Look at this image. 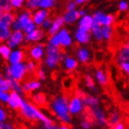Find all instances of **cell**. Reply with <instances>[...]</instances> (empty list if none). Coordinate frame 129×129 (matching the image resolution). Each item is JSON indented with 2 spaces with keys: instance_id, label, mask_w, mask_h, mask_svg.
I'll list each match as a JSON object with an SVG mask.
<instances>
[{
  "instance_id": "cell-43",
  "label": "cell",
  "mask_w": 129,
  "mask_h": 129,
  "mask_svg": "<svg viewBox=\"0 0 129 129\" xmlns=\"http://www.w3.org/2000/svg\"><path fill=\"white\" fill-rule=\"evenodd\" d=\"M127 83H128V85H129V78H128V81H127Z\"/></svg>"
},
{
  "instance_id": "cell-41",
  "label": "cell",
  "mask_w": 129,
  "mask_h": 129,
  "mask_svg": "<svg viewBox=\"0 0 129 129\" xmlns=\"http://www.w3.org/2000/svg\"><path fill=\"white\" fill-rule=\"evenodd\" d=\"M3 14V9L2 6H0V17L2 16Z\"/></svg>"
},
{
  "instance_id": "cell-15",
  "label": "cell",
  "mask_w": 129,
  "mask_h": 129,
  "mask_svg": "<svg viewBox=\"0 0 129 129\" xmlns=\"http://www.w3.org/2000/svg\"><path fill=\"white\" fill-rule=\"evenodd\" d=\"M93 112H94V114H95V115H96V118H97V120H98V121H99L100 123H101L102 124L107 123L106 119L104 118V114H103L102 111H101V110L100 109L99 107H97V106H95L93 107Z\"/></svg>"
},
{
  "instance_id": "cell-31",
  "label": "cell",
  "mask_w": 129,
  "mask_h": 129,
  "mask_svg": "<svg viewBox=\"0 0 129 129\" xmlns=\"http://www.w3.org/2000/svg\"><path fill=\"white\" fill-rule=\"evenodd\" d=\"M121 68L122 70H124L127 75H129V63H126V62H123L121 63Z\"/></svg>"
},
{
  "instance_id": "cell-29",
  "label": "cell",
  "mask_w": 129,
  "mask_h": 129,
  "mask_svg": "<svg viewBox=\"0 0 129 129\" xmlns=\"http://www.w3.org/2000/svg\"><path fill=\"white\" fill-rule=\"evenodd\" d=\"M34 28H35V27H34V25H33V23L28 24L26 25L24 27V30H25L26 33H30V32H32Z\"/></svg>"
},
{
  "instance_id": "cell-20",
  "label": "cell",
  "mask_w": 129,
  "mask_h": 129,
  "mask_svg": "<svg viewBox=\"0 0 129 129\" xmlns=\"http://www.w3.org/2000/svg\"><path fill=\"white\" fill-rule=\"evenodd\" d=\"M0 53L2 54L3 58L6 60H7L10 54V49L8 48L6 45H1V46H0Z\"/></svg>"
},
{
  "instance_id": "cell-3",
  "label": "cell",
  "mask_w": 129,
  "mask_h": 129,
  "mask_svg": "<svg viewBox=\"0 0 129 129\" xmlns=\"http://www.w3.org/2000/svg\"><path fill=\"white\" fill-rule=\"evenodd\" d=\"M17 18V13L16 10H14L12 12L9 13H3L2 16L0 17V21H1L3 24L10 27L13 22H15Z\"/></svg>"
},
{
  "instance_id": "cell-44",
  "label": "cell",
  "mask_w": 129,
  "mask_h": 129,
  "mask_svg": "<svg viewBox=\"0 0 129 129\" xmlns=\"http://www.w3.org/2000/svg\"><path fill=\"white\" fill-rule=\"evenodd\" d=\"M0 78H1V76H0Z\"/></svg>"
},
{
  "instance_id": "cell-36",
  "label": "cell",
  "mask_w": 129,
  "mask_h": 129,
  "mask_svg": "<svg viewBox=\"0 0 129 129\" xmlns=\"http://www.w3.org/2000/svg\"><path fill=\"white\" fill-rule=\"evenodd\" d=\"M58 76V71L54 70V71L52 72V73H51V78H52L54 81H55V80L57 79Z\"/></svg>"
},
{
  "instance_id": "cell-11",
  "label": "cell",
  "mask_w": 129,
  "mask_h": 129,
  "mask_svg": "<svg viewBox=\"0 0 129 129\" xmlns=\"http://www.w3.org/2000/svg\"><path fill=\"white\" fill-rule=\"evenodd\" d=\"M76 38L80 42H87L89 39V32L79 27L76 34Z\"/></svg>"
},
{
  "instance_id": "cell-21",
  "label": "cell",
  "mask_w": 129,
  "mask_h": 129,
  "mask_svg": "<svg viewBox=\"0 0 129 129\" xmlns=\"http://www.w3.org/2000/svg\"><path fill=\"white\" fill-rule=\"evenodd\" d=\"M79 57L81 60L82 62H83L85 63H87L88 59H89V54L88 52L86 49H81L79 52Z\"/></svg>"
},
{
  "instance_id": "cell-4",
  "label": "cell",
  "mask_w": 129,
  "mask_h": 129,
  "mask_svg": "<svg viewBox=\"0 0 129 129\" xmlns=\"http://www.w3.org/2000/svg\"><path fill=\"white\" fill-rule=\"evenodd\" d=\"M25 71H26V67L23 65V64H20V63L14 64L11 68L12 75L13 76L14 78H16L18 81L20 80V78L24 75Z\"/></svg>"
},
{
  "instance_id": "cell-32",
  "label": "cell",
  "mask_w": 129,
  "mask_h": 129,
  "mask_svg": "<svg viewBox=\"0 0 129 129\" xmlns=\"http://www.w3.org/2000/svg\"><path fill=\"white\" fill-rule=\"evenodd\" d=\"M0 99H3V101H5V102H6V101H9V96H7V94L4 93L3 91L0 90Z\"/></svg>"
},
{
  "instance_id": "cell-8",
  "label": "cell",
  "mask_w": 129,
  "mask_h": 129,
  "mask_svg": "<svg viewBox=\"0 0 129 129\" xmlns=\"http://www.w3.org/2000/svg\"><path fill=\"white\" fill-rule=\"evenodd\" d=\"M81 109V103L80 99L79 98L74 97L73 99L71 101V103L69 104V110L70 113L72 114H76L80 111Z\"/></svg>"
},
{
  "instance_id": "cell-1",
  "label": "cell",
  "mask_w": 129,
  "mask_h": 129,
  "mask_svg": "<svg viewBox=\"0 0 129 129\" xmlns=\"http://www.w3.org/2000/svg\"><path fill=\"white\" fill-rule=\"evenodd\" d=\"M54 107L57 114V117L60 120L62 119L66 121L70 120V114L68 111L69 105L66 102L63 97L54 98Z\"/></svg>"
},
{
  "instance_id": "cell-37",
  "label": "cell",
  "mask_w": 129,
  "mask_h": 129,
  "mask_svg": "<svg viewBox=\"0 0 129 129\" xmlns=\"http://www.w3.org/2000/svg\"><path fill=\"white\" fill-rule=\"evenodd\" d=\"M10 0H0V6H4L6 5L10 4Z\"/></svg>"
},
{
  "instance_id": "cell-12",
  "label": "cell",
  "mask_w": 129,
  "mask_h": 129,
  "mask_svg": "<svg viewBox=\"0 0 129 129\" xmlns=\"http://www.w3.org/2000/svg\"><path fill=\"white\" fill-rule=\"evenodd\" d=\"M80 17V14L79 13L76 12V11H69L68 12L66 16H64V21L66 23H72V21H74L75 20L78 19V18Z\"/></svg>"
},
{
  "instance_id": "cell-24",
  "label": "cell",
  "mask_w": 129,
  "mask_h": 129,
  "mask_svg": "<svg viewBox=\"0 0 129 129\" xmlns=\"http://www.w3.org/2000/svg\"><path fill=\"white\" fill-rule=\"evenodd\" d=\"M55 3V0H41L40 5L42 7H51Z\"/></svg>"
},
{
  "instance_id": "cell-42",
  "label": "cell",
  "mask_w": 129,
  "mask_h": 129,
  "mask_svg": "<svg viewBox=\"0 0 129 129\" xmlns=\"http://www.w3.org/2000/svg\"><path fill=\"white\" fill-rule=\"evenodd\" d=\"M79 14H80V16H83V15L85 14V13H84L83 11H80V12H79Z\"/></svg>"
},
{
  "instance_id": "cell-39",
  "label": "cell",
  "mask_w": 129,
  "mask_h": 129,
  "mask_svg": "<svg viewBox=\"0 0 129 129\" xmlns=\"http://www.w3.org/2000/svg\"><path fill=\"white\" fill-rule=\"evenodd\" d=\"M82 127H86V128H89V127H90L89 124V123H87L86 121H85V122H83V123H82Z\"/></svg>"
},
{
  "instance_id": "cell-30",
  "label": "cell",
  "mask_w": 129,
  "mask_h": 129,
  "mask_svg": "<svg viewBox=\"0 0 129 129\" xmlns=\"http://www.w3.org/2000/svg\"><path fill=\"white\" fill-rule=\"evenodd\" d=\"M23 0H10V3L14 7H20Z\"/></svg>"
},
{
  "instance_id": "cell-28",
  "label": "cell",
  "mask_w": 129,
  "mask_h": 129,
  "mask_svg": "<svg viewBox=\"0 0 129 129\" xmlns=\"http://www.w3.org/2000/svg\"><path fill=\"white\" fill-rule=\"evenodd\" d=\"M51 43H52L53 45H59L61 43V41H60V37L59 35H55V36H53V38L51 39Z\"/></svg>"
},
{
  "instance_id": "cell-13",
  "label": "cell",
  "mask_w": 129,
  "mask_h": 129,
  "mask_svg": "<svg viewBox=\"0 0 129 129\" xmlns=\"http://www.w3.org/2000/svg\"><path fill=\"white\" fill-rule=\"evenodd\" d=\"M59 37H60V41L61 43L64 45H68L71 43V39L69 38V36L67 33V31L66 30H62L60 34H59Z\"/></svg>"
},
{
  "instance_id": "cell-16",
  "label": "cell",
  "mask_w": 129,
  "mask_h": 129,
  "mask_svg": "<svg viewBox=\"0 0 129 129\" xmlns=\"http://www.w3.org/2000/svg\"><path fill=\"white\" fill-rule=\"evenodd\" d=\"M46 14H47V12H46V11H39V12H38L36 13L35 16H34V21L38 25H41L43 20L45 19V17H46Z\"/></svg>"
},
{
  "instance_id": "cell-40",
  "label": "cell",
  "mask_w": 129,
  "mask_h": 129,
  "mask_svg": "<svg viewBox=\"0 0 129 129\" xmlns=\"http://www.w3.org/2000/svg\"><path fill=\"white\" fill-rule=\"evenodd\" d=\"M85 1H87V0H76V3L77 4H80V3H82L85 2Z\"/></svg>"
},
{
  "instance_id": "cell-19",
  "label": "cell",
  "mask_w": 129,
  "mask_h": 129,
  "mask_svg": "<svg viewBox=\"0 0 129 129\" xmlns=\"http://www.w3.org/2000/svg\"><path fill=\"white\" fill-rule=\"evenodd\" d=\"M42 53H43L42 49L39 46H37V47L34 48L30 52L31 56H32L31 57H33L34 59H40L41 57L42 56Z\"/></svg>"
},
{
  "instance_id": "cell-25",
  "label": "cell",
  "mask_w": 129,
  "mask_h": 129,
  "mask_svg": "<svg viewBox=\"0 0 129 129\" xmlns=\"http://www.w3.org/2000/svg\"><path fill=\"white\" fill-rule=\"evenodd\" d=\"M84 103H86L87 104H89V105H92V106H96L97 103H98V100L96 98H93L92 96H88L87 98L85 99Z\"/></svg>"
},
{
  "instance_id": "cell-35",
  "label": "cell",
  "mask_w": 129,
  "mask_h": 129,
  "mask_svg": "<svg viewBox=\"0 0 129 129\" xmlns=\"http://www.w3.org/2000/svg\"><path fill=\"white\" fill-rule=\"evenodd\" d=\"M127 9V4L125 2H121L120 3V10H126Z\"/></svg>"
},
{
  "instance_id": "cell-5",
  "label": "cell",
  "mask_w": 129,
  "mask_h": 129,
  "mask_svg": "<svg viewBox=\"0 0 129 129\" xmlns=\"http://www.w3.org/2000/svg\"><path fill=\"white\" fill-rule=\"evenodd\" d=\"M64 21V18H63L62 16H60V17L58 18V19H56V21H55L54 22L52 27L50 29V31H48V33L47 34V36H48V39H49L50 41H51V39L53 38L54 34H55L57 33V31H58V29H59V27L63 24Z\"/></svg>"
},
{
  "instance_id": "cell-18",
  "label": "cell",
  "mask_w": 129,
  "mask_h": 129,
  "mask_svg": "<svg viewBox=\"0 0 129 129\" xmlns=\"http://www.w3.org/2000/svg\"><path fill=\"white\" fill-rule=\"evenodd\" d=\"M41 0H26V7L29 10H34L38 7Z\"/></svg>"
},
{
  "instance_id": "cell-10",
  "label": "cell",
  "mask_w": 129,
  "mask_h": 129,
  "mask_svg": "<svg viewBox=\"0 0 129 129\" xmlns=\"http://www.w3.org/2000/svg\"><path fill=\"white\" fill-rule=\"evenodd\" d=\"M9 35H10L9 27L6 26L0 21V42H3L4 41L7 40Z\"/></svg>"
},
{
  "instance_id": "cell-23",
  "label": "cell",
  "mask_w": 129,
  "mask_h": 129,
  "mask_svg": "<svg viewBox=\"0 0 129 129\" xmlns=\"http://www.w3.org/2000/svg\"><path fill=\"white\" fill-rule=\"evenodd\" d=\"M78 65V63L76 60H72L71 58H68L66 60V66L70 70H73L74 68H76Z\"/></svg>"
},
{
  "instance_id": "cell-33",
  "label": "cell",
  "mask_w": 129,
  "mask_h": 129,
  "mask_svg": "<svg viewBox=\"0 0 129 129\" xmlns=\"http://www.w3.org/2000/svg\"><path fill=\"white\" fill-rule=\"evenodd\" d=\"M61 128H72L73 127L71 125V124H69V123H67L66 121H61Z\"/></svg>"
},
{
  "instance_id": "cell-22",
  "label": "cell",
  "mask_w": 129,
  "mask_h": 129,
  "mask_svg": "<svg viewBox=\"0 0 129 129\" xmlns=\"http://www.w3.org/2000/svg\"><path fill=\"white\" fill-rule=\"evenodd\" d=\"M114 21V16L112 15H108V16H104L101 21L100 24L101 25H110L112 22Z\"/></svg>"
},
{
  "instance_id": "cell-17",
  "label": "cell",
  "mask_w": 129,
  "mask_h": 129,
  "mask_svg": "<svg viewBox=\"0 0 129 129\" xmlns=\"http://www.w3.org/2000/svg\"><path fill=\"white\" fill-rule=\"evenodd\" d=\"M117 106L120 108V109L122 111L123 114H129V102H127V101L121 100L117 103Z\"/></svg>"
},
{
  "instance_id": "cell-2",
  "label": "cell",
  "mask_w": 129,
  "mask_h": 129,
  "mask_svg": "<svg viewBox=\"0 0 129 129\" xmlns=\"http://www.w3.org/2000/svg\"><path fill=\"white\" fill-rule=\"evenodd\" d=\"M9 91L10 93V99H9V103L15 109V111H17L18 109L23 107V101L18 96L14 90L10 89Z\"/></svg>"
},
{
  "instance_id": "cell-14",
  "label": "cell",
  "mask_w": 129,
  "mask_h": 129,
  "mask_svg": "<svg viewBox=\"0 0 129 129\" xmlns=\"http://www.w3.org/2000/svg\"><path fill=\"white\" fill-rule=\"evenodd\" d=\"M96 77H97V79L100 82V84L101 85V86H102L104 88L106 87L107 84V78H106V75H104V71L100 69L97 73H96Z\"/></svg>"
},
{
  "instance_id": "cell-6",
  "label": "cell",
  "mask_w": 129,
  "mask_h": 129,
  "mask_svg": "<svg viewBox=\"0 0 129 129\" xmlns=\"http://www.w3.org/2000/svg\"><path fill=\"white\" fill-rule=\"evenodd\" d=\"M23 40V34L20 30H17L13 34H12L11 38L7 41V44L10 47L15 46L16 44H19Z\"/></svg>"
},
{
  "instance_id": "cell-9",
  "label": "cell",
  "mask_w": 129,
  "mask_h": 129,
  "mask_svg": "<svg viewBox=\"0 0 129 129\" xmlns=\"http://www.w3.org/2000/svg\"><path fill=\"white\" fill-rule=\"evenodd\" d=\"M93 19L92 18L91 16H86L85 17H83V19H82L80 22V28L83 29L86 31H89L91 26L93 25Z\"/></svg>"
},
{
  "instance_id": "cell-26",
  "label": "cell",
  "mask_w": 129,
  "mask_h": 129,
  "mask_svg": "<svg viewBox=\"0 0 129 129\" xmlns=\"http://www.w3.org/2000/svg\"><path fill=\"white\" fill-rule=\"evenodd\" d=\"M103 31H104V35L105 37V39H109L110 38V35H111V31H110V27H109V25L105 26Z\"/></svg>"
},
{
  "instance_id": "cell-7",
  "label": "cell",
  "mask_w": 129,
  "mask_h": 129,
  "mask_svg": "<svg viewBox=\"0 0 129 129\" xmlns=\"http://www.w3.org/2000/svg\"><path fill=\"white\" fill-rule=\"evenodd\" d=\"M38 29H37L35 31H33L32 32L29 33V34H25L26 41L29 40H34V41H38L41 39L43 37V30L41 29V25H38Z\"/></svg>"
},
{
  "instance_id": "cell-38",
  "label": "cell",
  "mask_w": 129,
  "mask_h": 129,
  "mask_svg": "<svg viewBox=\"0 0 129 129\" xmlns=\"http://www.w3.org/2000/svg\"><path fill=\"white\" fill-rule=\"evenodd\" d=\"M5 118H6V116H5L4 113L0 109V121H3Z\"/></svg>"
},
{
  "instance_id": "cell-34",
  "label": "cell",
  "mask_w": 129,
  "mask_h": 129,
  "mask_svg": "<svg viewBox=\"0 0 129 129\" xmlns=\"http://www.w3.org/2000/svg\"><path fill=\"white\" fill-rule=\"evenodd\" d=\"M23 25L20 24V22L18 21H15L14 22V28L16 29V30H20V29H22L23 28Z\"/></svg>"
},
{
  "instance_id": "cell-27",
  "label": "cell",
  "mask_w": 129,
  "mask_h": 129,
  "mask_svg": "<svg viewBox=\"0 0 129 129\" xmlns=\"http://www.w3.org/2000/svg\"><path fill=\"white\" fill-rule=\"evenodd\" d=\"M85 78H86V85H87V86L88 87H89L90 88H94V82H93V80L92 79V78L90 77V76H89V75H86V77H85Z\"/></svg>"
}]
</instances>
